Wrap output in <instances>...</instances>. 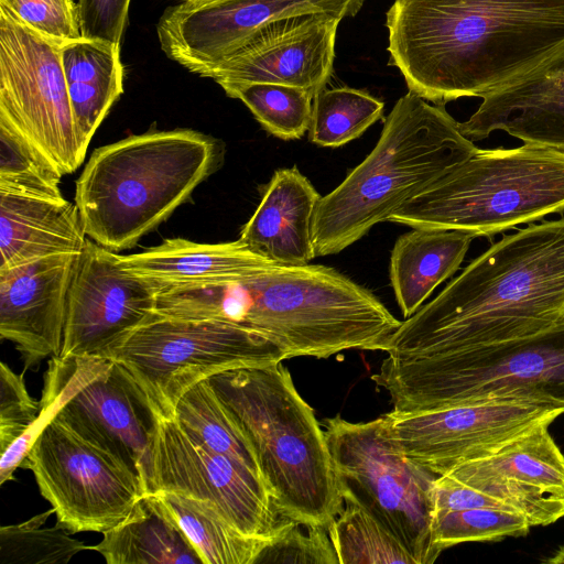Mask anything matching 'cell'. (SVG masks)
I'll list each match as a JSON object with an SVG mask.
<instances>
[{"mask_svg": "<svg viewBox=\"0 0 564 564\" xmlns=\"http://www.w3.org/2000/svg\"><path fill=\"white\" fill-rule=\"evenodd\" d=\"M55 420L120 462L141 480L145 492L151 494L156 411L122 365L112 360Z\"/></svg>", "mask_w": 564, "mask_h": 564, "instance_id": "d6986e66", "label": "cell"}, {"mask_svg": "<svg viewBox=\"0 0 564 564\" xmlns=\"http://www.w3.org/2000/svg\"><path fill=\"white\" fill-rule=\"evenodd\" d=\"M389 65L435 105L482 97L564 48V0H394Z\"/></svg>", "mask_w": 564, "mask_h": 564, "instance_id": "6da1fadb", "label": "cell"}, {"mask_svg": "<svg viewBox=\"0 0 564 564\" xmlns=\"http://www.w3.org/2000/svg\"><path fill=\"white\" fill-rule=\"evenodd\" d=\"M111 361L104 357H51L44 375L36 420L1 453L0 485L12 479L14 471L22 465L44 429L83 388L101 375Z\"/></svg>", "mask_w": 564, "mask_h": 564, "instance_id": "f1b7e54d", "label": "cell"}, {"mask_svg": "<svg viewBox=\"0 0 564 564\" xmlns=\"http://www.w3.org/2000/svg\"><path fill=\"white\" fill-rule=\"evenodd\" d=\"M24 372L0 365V452H4L36 420L40 401L29 393Z\"/></svg>", "mask_w": 564, "mask_h": 564, "instance_id": "f35d334b", "label": "cell"}, {"mask_svg": "<svg viewBox=\"0 0 564 564\" xmlns=\"http://www.w3.org/2000/svg\"><path fill=\"white\" fill-rule=\"evenodd\" d=\"M321 195L297 166L274 171L239 239L280 265H303L315 258L312 224Z\"/></svg>", "mask_w": 564, "mask_h": 564, "instance_id": "7402d4cb", "label": "cell"}, {"mask_svg": "<svg viewBox=\"0 0 564 564\" xmlns=\"http://www.w3.org/2000/svg\"><path fill=\"white\" fill-rule=\"evenodd\" d=\"M119 262L158 290L236 281L276 264L240 239L199 243L183 238L165 239L140 253L119 254Z\"/></svg>", "mask_w": 564, "mask_h": 564, "instance_id": "603a6c76", "label": "cell"}, {"mask_svg": "<svg viewBox=\"0 0 564 564\" xmlns=\"http://www.w3.org/2000/svg\"><path fill=\"white\" fill-rule=\"evenodd\" d=\"M224 161V145L192 129L152 130L96 149L75 184L85 232L120 251L186 203Z\"/></svg>", "mask_w": 564, "mask_h": 564, "instance_id": "8992f818", "label": "cell"}, {"mask_svg": "<svg viewBox=\"0 0 564 564\" xmlns=\"http://www.w3.org/2000/svg\"><path fill=\"white\" fill-rule=\"evenodd\" d=\"M151 471V494L175 492L207 501L249 536L271 540L284 519L258 475L199 444L174 415L158 411Z\"/></svg>", "mask_w": 564, "mask_h": 564, "instance_id": "4fadbf2b", "label": "cell"}, {"mask_svg": "<svg viewBox=\"0 0 564 564\" xmlns=\"http://www.w3.org/2000/svg\"><path fill=\"white\" fill-rule=\"evenodd\" d=\"M283 519L278 532L259 554L257 563L339 564L338 556L323 527H306Z\"/></svg>", "mask_w": 564, "mask_h": 564, "instance_id": "8d00e7d4", "label": "cell"}, {"mask_svg": "<svg viewBox=\"0 0 564 564\" xmlns=\"http://www.w3.org/2000/svg\"><path fill=\"white\" fill-rule=\"evenodd\" d=\"M528 519L516 511L496 508H470L433 514V545L442 551L464 542L500 541L525 536Z\"/></svg>", "mask_w": 564, "mask_h": 564, "instance_id": "d590c367", "label": "cell"}, {"mask_svg": "<svg viewBox=\"0 0 564 564\" xmlns=\"http://www.w3.org/2000/svg\"><path fill=\"white\" fill-rule=\"evenodd\" d=\"M107 564H204L156 494L144 495L129 517L88 546Z\"/></svg>", "mask_w": 564, "mask_h": 564, "instance_id": "484cf974", "label": "cell"}, {"mask_svg": "<svg viewBox=\"0 0 564 564\" xmlns=\"http://www.w3.org/2000/svg\"><path fill=\"white\" fill-rule=\"evenodd\" d=\"M564 322V215L505 235L401 323L391 357L481 348Z\"/></svg>", "mask_w": 564, "mask_h": 564, "instance_id": "7a4b0ae2", "label": "cell"}, {"mask_svg": "<svg viewBox=\"0 0 564 564\" xmlns=\"http://www.w3.org/2000/svg\"><path fill=\"white\" fill-rule=\"evenodd\" d=\"M373 381L393 411L508 400L564 406V322L539 334L443 355L388 356Z\"/></svg>", "mask_w": 564, "mask_h": 564, "instance_id": "ba28073f", "label": "cell"}, {"mask_svg": "<svg viewBox=\"0 0 564 564\" xmlns=\"http://www.w3.org/2000/svg\"><path fill=\"white\" fill-rule=\"evenodd\" d=\"M339 492L392 534L416 564H432L434 482L437 478L409 459L392 437L384 415L348 422L324 420Z\"/></svg>", "mask_w": 564, "mask_h": 564, "instance_id": "9c48e42d", "label": "cell"}, {"mask_svg": "<svg viewBox=\"0 0 564 564\" xmlns=\"http://www.w3.org/2000/svg\"><path fill=\"white\" fill-rule=\"evenodd\" d=\"M159 314L257 330L289 358L348 349L384 350L402 322L368 289L323 264H274L224 283L165 288Z\"/></svg>", "mask_w": 564, "mask_h": 564, "instance_id": "3957f363", "label": "cell"}, {"mask_svg": "<svg viewBox=\"0 0 564 564\" xmlns=\"http://www.w3.org/2000/svg\"><path fill=\"white\" fill-rule=\"evenodd\" d=\"M327 531L339 564H416L392 534L352 503L347 502Z\"/></svg>", "mask_w": 564, "mask_h": 564, "instance_id": "d6a6232c", "label": "cell"}, {"mask_svg": "<svg viewBox=\"0 0 564 564\" xmlns=\"http://www.w3.org/2000/svg\"><path fill=\"white\" fill-rule=\"evenodd\" d=\"M481 99L458 122L470 141L502 130L527 144L564 149V48Z\"/></svg>", "mask_w": 564, "mask_h": 564, "instance_id": "44dd1931", "label": "cell"}, {"mask_svg": "<svg viewBox=\"0 0 564 564\" xmlns=\"http://www.w3.org/2000/svg\"><path fill=\"white\" fill-rule=\"evenodd\" d=\"M62 177L18 130L0 120V192L59 199Z\"/></svg>", "mask_w": 564, "mask_h": 564, "instance_id": "e575fe53", "label": "cell"}, {"mask_svg": "<svg viewBox=\"0 0 564 564\" xmlns=\"http://www.w3.org/2000/svg\"><path fill=\"white\" fill-rule=\"evenodd\" d=\"M230 98L241 100L270 134L301 139L308 131L314 95L303 88L271 83H225Z\"/></svg>", "mask_w": 564, "mask_h": 564, "instance_id": "1f68e13d", "label": "cell"}, {"mask_svg": "<svg viewBox=\"0 0 564 564\" xmlns=\"http://www.w3.org/2000/svg\"><path fill=\"white\" fill-rule=\"evenodd\" d=\"M343 19L312 13L272 22L203 77L225 83H271L314 96L333 74L337 29Z\"/></svg>", "mask_w": 564, "mask_h": 564, "instance_id": "ac0fdd59", "label": "cell"}, {"mask_svg": "<svg viewBox=\"0 0 564 564\" xmlns=\"http://www.w3.org/2000/svg\"><path fill=\"white\" fill-rule=\"evenodd\" d=\"M79 254H53L0 271V336L21 354L23 371L61 354Z\"/></svg>", "mask_w": 564, "mask_h": 564, "instance_id": "ffe728a7", "label": "cell"}, {"mask_svg": "<svg viewBox=\"0 0 564 564\" xmlns=\"http://www.w3.org/2000/svg\"><path fill=\"white\" fill-rule=\"evenodd\" d=\"M54 512L51 508L29 520L0 529V564H67L77 553L88 549L72 538L61 523L45 527Z\"/></svg>", "mask_w": 564, "mask_h": 564, "instance_id": "836d02e7", "label": "cell"}, {"mask_svg": "<svg viewBox=\"0 0 564 564\" xmlns=\"http://www.w3.org/2000/svg\"><path fill=\"white\" fill-rule=\"evenodd\" d=\"M383 110V101L366 90L324 88L313 99L308 139L323 148L343 147L380 120Z\"/></svg>", "mask_w": 564, "mask_h": 564, "instance_id": "4dcf8cb0", "label": "cell"}, {"mask_svg": "<svg viewBox=\"0 0 564 564\" xmlns=\"http://www.w3.org/2000/svg\"><path fill=\"white\" fill-rule=\"evenodd\" d=\"M475 237L460 230L412 228L391 251L389 274L403 317L459 269Z\"/></svg>", "mask_w": 564, "mask_h": 564, "instance_id": "d4e9b609", "label": "cell"}, {"mask_svg": "<svg viewBox=\"0 0 564 564\" xmlns=\"http://www.w3.org/2000/svg\"><path fill=\"white\" fill-rule=\"evenodd\" d=\"M551 214L564 215V149H478L397 209L387 221L491 238Z\"/></svg>", "mask_w": 564, "mask_h": 564, "instance_id": "52a82bcc", "label": "cell"}, {"mask_svg": "<svg viewBox=\"0 0 564 564\" xmlns=\"http://www.w3.org/2000/svg\"><path fill=\"white\" fill-rule=\"evenodd\" d=\"M0 6L53 42L64 45L83 39L74 0H0Z\"/></svg>", "mask_w": 564, "mask_h": 564, "instance_id": "74e56055", "label": "cell"}, {"mask_svg": "<svg viewBox=\"0 0 564 564\" xmlns=\"http://www.w3.org/2000/svg\"><path fill=\"white\" fill-rule=\"evenodd\" d=\"M72 534L105 533L124 521L147 495L141 480L116 458L54 420L22 465Z\"/></svg>", "mask_w": 564, "mask_h": 564, "instance_id": "7c38bea8", "label": "cell"}, {"mask_svg": "<svg viewBox=\"0 0 564 564\" xmlns=\"http://www.w3.org/2000/svg\"><path fill=\"white\" fill-rule=\"evenodd\" d=\"M102 357L122 365L155 410L169 415L198 381L230 369L288 359L282 347L257 330L154 312Z\"/></svg>", "mask_w": 564, "mask_h": 564, "instance_id": "30bf717a", "label": "cell"}, {"mask_svg": "<svg viewBox=\"0 0 564 564\" xmlns=\"http://www.w3.org/2000/svg\"><path fill=\"white\" fill-rule=\"evenodd\" d=\"M544 420L489 453L444 474L502 501L531 527L564 517V454Z\"/></svg>", "mask_w": 564, "mask_h": 564, "instance_id": "e0dca14e", "label": "cell"}, {"mask_svg": "<svg viewBox=\"0 0 564 564\" xmlns=\"http://www.w3.org/2000/svg\"><path fill=\"white\" fill-rule=\"evenodd\" d=\"M131 0H78L83 39L121 45Z\"/></svg>", "mask_w": 564, "mask_h": 564, "instance_id": "ab89813d", "label": "cell"}, {"mask_svg": "<svg viewBox=\"0 0 564 564\" xmlns=\"http://www.w3.org/2000/svg\"><path fill=\"white\" fill-rule=\"evenodd\" d=\"M156 293L118 253L88 238L68 288L59 357H102L154 312Z\"/></svg>", "mask_w": 564, "mask_h": 564, "instance_id": "2e32d148", "label": "cell"}, {"mask_svg": "<svg viewBox=\"0 0 564 564\" xmlns=\"http://www.w3.org/2000/svg\"><path fill=\"white\" fill-rule=\"evenodd\" d=\"M477 150L444 106L408 91L384 119L372 151L321 197L312 224L315 258L357 242Z\"/></svg>", "mask_w": 564, "mask_h": 564, "instance_id": "277c9868", "label": "cell"}, {"mask_svg": "<svg viewBox=\"0 0 564 564\" xmlns=\"http://www.w3.org/2000/svg\"><path fill=\"white\" fill-rule=\"evenodd\" d=\"M154 494L167 507L204 564H256L270 541L242 533L207 501L175 492Z\"/></svg>", "mask_w": 564, "mask_h": 564, "instance_id": "83f0119b", "label": "cell"}, {"mask_svg": "<svg viewBox=\"0 0 564 564\" xmlns=\"http://www.w3.org/2000/svg\"><path fill=\"white\" fill-rule=\"evenodd\" d=\"M182 1L193 2V1H202V0H182Z\"/></svg>", "mask_w": 564, "mask_h": 564, "instance_id": "b9f144b4", "label": "cell"}, {"mask_svg": "<svg viewBox=\"0 0 564 564\" xmlns=\"http://www.w3.org/2000/svg\"><path fill=\"white\" fill-rule=\"evenodd\" d=\"M365 0H202L167 7L156 33L164 54L204 76L265 25L291 17H355Z\"/></svg>", "mask_w": 564, "mask_h": 564, "instance_id": "9a60e30c", "label": "cell"}, {"mask_svg": "<svg viewBox=\"0 0 564 564\" xmlns=\"http://www.w3.org/2000/svg\"><path fill=\"white\" fill-rule=\"evenodd\" d=\"M62 64L76 126L85 145L123 94L120 46L80 39L62 46Z\"/></svg>", "mask_w": 564, "mask_h": 564, "instance_id": "4316f807", "label": "cell"}, {"mask_svg": "<svg viewBox=\"0 0 564 564\" xmlns=\"http://www.w3.org/2000/svg\"><path fill=\"white\" fill-rule=\"evenodd\" d=\"M564 414V406L532 400L460 404L422 412L384 415L399 447L416 465L436 476L480 457L544 420Z\"/></svg>", "mask_w": 564, "mask_h": 564, "instance_id": "5bb4252c", "label": "cell"}, {"mask_svg": "<svg viewBox=\"0 0 564 564\" xmlns=\"http://www.w3.org/2000/svg\"><path fill=\"white\" fill-rule=\"evenodd\" d=\"M250 444L280 516L306 527L343 510L325 433L281 361L207 379Z\"/></svg>", "mask_w": 564, "mask_h": 564, "instance_id": "5b68a950", "label": "cell"}, {"mask_svg": "<svg viewBox=\"0 0 564 564\" xmlns=\"http://www.w3.org/2000/svg\"><path fill=\"white\" fill-rule=\"evenodd\" d=\"M544 562L545 563H551V564H564V546L560 547L554 553V555H552L551 557L546 558Z\"/></svg>", "mask_w": 564, "mask_h": 564, "instance_id": "60d3db41", "label": "cell"}, {"mask_svg": "<svg viewBox=\"0 0 564 564\" xmlns=\"http://www.w3.org/2000/svg\"><path fill=\"white\" fill-rule=\"evenodd\" d=\"M87 239L75 203L0 192V271L53 254L80 253Z\"/></svg>", "mask_w": 564, "mask_h": 564, "instance_id": "cb8c5ba5", "label": "cell"}, {"mask_svg": "<svg viewBox=\"0 0 564 564\" xmlns=\"http://www.w3.org/2000/svg\"><path fill=\"white\" fill-rule=\"evenodd\" d=\"M173 415L196 442L242 464L261 478L250 444L207 379L180 397Z\"/></svg>", "mask_w": 564, "mask_h": 564, "instance_id": "f546056e", "label": "cell"}, {"mask_svg": "<svg viewBox=\"0 0 564 564\" xmlns=\"http://www.w3.org/2000/svg\"><path fill=\"white\" fill-rule=\"evenodd\" d=\"M62 46L0 6V120L64 176L82 165L88 147L73 115Z\"/></svg>", "mask_w": 564, "mask_h": 564, "instance_id": "8fae6325", "label": "cell"}]
</instances>
